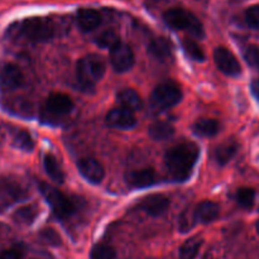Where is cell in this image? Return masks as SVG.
<instances>
[{
	"instance_id": "obj_4",
	"label": "cell",
	"mask_w": 259,
	"mask_h": 259,
	"mask_svg": "<svg viewBox=\"0 0 259 259\" xmlns=\"http://www.w3.org/2000/svg\"><path fill=\"white\" fill-rule=\"evenodd\" d=\"M163 20L172 29L187 30L197 38H202L205 35L201 22L191 12H187L182 8L167 10L163 14Z\"/></svg>"
},
{
	"instance_id": "obj_20",
	"label": "cell",
	"mask_w": 259,
	"mask_h": 259,
	"mask_svg": "<svg viewBox=\"0 0 259 259\" xmlns=\"http://www.w3.org/2000/svg\"><path fill=\"white\" fill-rule=\"evenodd\" d=\"M237 152L238 144L235 143V142H227V143L222 144V146H219L215 149V161H217L218 164H220V166H224L228 162L232 161V158L237 154Z\"/></svg>"
},
{
	"instance_id": "obj_5",
	"label": "cell",
	"mask_w": 259,
	"mask_h": 259,
	"mask_svg": "<svg viewBox=\"0 0 259 259\" xmlns=\"http://www.w3.org/2000/svg\"><path fill=\"white\" fill-rule=\"evenodd\" d=\"M39 191L47 200L48 205L53 210L56 217L61 218V219H67L75 214L76 207L73 202L66 195H63L60 190L51 186V185L45 184V182H40Z\"/></svg>"
},
{
	"instance_id": "obj_17",
	"label": "cell",
	"mask_w": 259,
	"mask_h": 259,
	"mask_svg": "<svg viewBox=\"0 0 259 259\" xmlns=\"http://www.w3.org/2000/svg\"><path fill=\"white\" fill-rule=\"evenodd\" d=\"M148 53L159 61H166L172 56V45L164 37L154 38L148 46Z\"/></svg>"
},
{
	"instance_id": "obj_36",
	"label": "cell",
	"mask_w": 259,
	"mask_h": 259,
	"mask_svg": "<svg viewBox=\"0 0 259 259\" xmlns=\"http://www.w3.org/2000/svg\"><path fill=\"white\" fill-rule=\"evenodd\" d=\"M166 2H169V0H146V3L148 5H158V4H162V3H166Z\"/></svg>"
},
{
	"instance_id": "obj_22",
	"label": "cell",
	"mask_w": 259,
	"mask_h": 259,
	"mask_svg": "<svg viewBox=\"0 0 259 259\" xmlns=\"http://www.w3.org/2000/svg\"><path fill=\"white\" fill-rule=\"evenodd\" d=\"M148 133L154 141H166L174 136L175 128L171 124L164 123V121H157L149 126Z\"/></svg>"
},
{
	"instance_id": "obj_7",
	"label": "cell",
	"mask_w": 259,
	"mask_h": 259,
	"mask_svg": "<svg viewBox=\"0 0 259 259\" xmlns=\"http://www.w3.org/2000/svg\"><path fill=\"white\" fill-rule=\"evenodd\" d=\"M73 110V101L66 94H51L43 105V115L46 118H63Z\"/></svg>"
},
{
	"instance_id": "obj_26",
	"label": "cell",
	"mask_w": 259,
	"mask_h": 259,
	"mask_svg": "<svg viewBox=\"0 0 259 259\" xmlns=\"http://www.w3.org/2000/svg\"><path fill=\"white\" fill-rule=\"evenodd\" d=\"M119 42H120V38H119L118 33L111 29L103 32L95 39V43L100 48H113Z\"/></svg>"
},
{
	"instance_id": "obj_25",
	"label": "cell",
	"mask_w": 259,
	"mask_h": 259,
	"mask_svg": "<svg viewBox=\"0 0 259 259\" xmlns=\"http://www.w3.org/2000/svg\"><path fill=\"white\" fill-rule=\"evenodd\" d=\"M13 143L19 149H23V151L27 152L33 151V148H34V142H33L30 134L28 132L23 131V129H19V131L15 132V134L13 136Z\"/></svg>"
},
{
	"instance_id": "obj_14",
	"label": "cell",
	"mask_w": 259,
	"mask_h": 259,
	"mask_svg": "<svg viewBox=\"0 0 259 259\" xmlns=\"http://www.w3.org/2000/svg\"><path fill=\"white\" fill-rule=\"evenodd\" d=\"M125 182L134 189L152 186L157 182V175L152 168L136 169L125 175Z\"/></svg>"
},
{
	"instance_id": "obj_34",
	"label": "cell",
	"mask_w": 259,
	"mask_h": 259,
	"mask_svg": "<svg viewBox=\"0 0 259 259\" xmlns=\"http://www.w3.org/2000/svg\"><path fill=\"white\" fill-rule=\"evenodd\" d=\"M0 259H22V254L18 250L9 249L0 254Z\"/></svg>"
},
{
	"instance_id": "obj_29",
	"label": "cell",
	"mask_w": 259,
	"mask_h": 259,
	"mask_svg": "<svg viewBox=\"0 0 259 259\" xmlns=\"http://www.w3.org/2000/svg\"><path fill=\"white\" fill-rule=\"evenodd\" d=\"M37 215V209L34 206H24L17 210L14 214L15 222L23 223V224H30Z\"/></svg>"
},
{
	"instance_id": "obj_23",
	"label": "cell",
	"mask_w": 259,
	"mask_h": 259,
	"mask_svg": "<svg viewBox=\"0 0 259 259\" xmlns=\"http://www.w3.org/2000/svg\"><path fill=\"white\" fill-rule=\"evenodd\" d=\"M201 245L202 239L200 237L190 238L180 248V259H195Z\"/></svg>"
},
{
	"instance_id": "obj_11",
	"label": "cell",
	"mask_w": 259,
	"mask_h": 259,
	"mask_svg": "<svg viewBox=\"0 0 259 259\" xmlns=\"http://www.w3.org/2000/svg\"><path fill=\"white\" fill-rule=\"evenodd\" d=\"M106 123L113 128L131 129L137 124V118L134 115V111L123 106H118L109 111L106 115Z\"/></svg>"
},
{
	"instance_id": "obj_16",
	"label": "cell",
	"mask_w": 259,
	"mask_h": 259,
	"mask_svg": "<svg viewBox=\"0 0 259 259\" xmlns=\"http://www.w3.org/2000/svg\"><path fill=\"white\" fill-rule=\"evenodd\" d=\"M220 212L219 205L215 204L212 201H202L196 206L194 211V217L196 222L204 223V224H209V223L214 222L218 219Z\"/></svg>"
},
{
	"instance_id": "obj_8",
	"label": "cell",
	"mask_w": 259,
	"mask_h": 259,
	"mask_svg": "<svg viewBox=\"0 0 259 259\" xmlns=\"http://www.w3.org/2000/svg\"><path fill=\"white\" fill-rule=\"evenodd\" d=\"M110 63L116 72H126L134 65L133 50L125 43H116L110 48Z\"/></svg>"
},
{
	"instance_id": "obj_27",
	"label": "cell",
	"mask_w": 259,
	"mask_h": 259,
	"mask_svg": "<svg viewBox=\"0 0 259 259\" xmlns=\"http://www.w3.org/2000/svg\"><path fill=\"white\" fill-rule=\"evenodd\" d=\"M235 199L240 206L244 207V209H250L254 205L255 191L249 187H243V189L238 190Z\"/></svg>"
},
{
	"instance_id": "obj_28",
	"label": "cell",
	"mask_w": 259,
	"mask_h": 259,
	"mask_svg": "<svg viewBox=\"0 0 259 259\" xmlns=\"http://www.w3.org/2000/svg\"><path fill=\"white\" fill-rule=\"evenodd\" d=\"M115 249L108 244L94 245L90 253V259H115Z\"/></svg>"
},
{
	"instance_id": "obj_35",
	"label": "cell",
	"mask_w": 259,
	"mask_h": 259,
	"mask_svg": "<svg viewBox=\"0 0 259 259\" xmlns=\"http://www.w3.org/2000/svg\"><path fill=\"white\" fill-rule=\"evenodd\" d=\"M252 93L259 100V80H254L252 82Z\"/></svg>"
},
{
	"instance_id": "obj_13",
	"label": "cell",
	"mask_w": 259,
	"mask_h": 259,
	"mask_svg": "<svg viewBox=\"0 0 259 259\" xmlns=\"http://www.w3.org/2000/svg\"><path fill=\"white\" fill-rule=\"evenodd\" d=\"M138 207L151 217H161L168 210L169 200L163 195H149L139 202Z\"/></svg>"
},
{
	"instance_id": "obj_15",
	"label": "cell",
	"mask_w": 259,
	"mask_h": 259,
	"mask_svg": "<svg viewBox=\"0 0 259 259\" xmlns=\"http://www.w3.org/2000/svg\"><path fill=\"white\" fill-rule=\"evenodd\" d=\"M77 24L83 32H91L101 24V15L98 10L82 8L77 12Z\"/></svg>"
},
{
	"instance_id": "obj_18",
	"label": "cell",
	"mask_w": 259,
	"mask_h": 259,
	"mask_svg": "<svg viewBox=\"0 0 259 259\" xmlns=\"http://www.w3.org/2000/svg\"><path fill=\"white\" fill-rule=\"evenodd\" d=\"M116 101L120 104V106L132 111L141 110L142 106H143L141 96L133 89H123V90L119 91L118 95H116Z\"/></svg>"
},
{
	"instance_id": "obj_9",
	"label": "cell",
	"mask_w": 259,
	"mask_h": 259,
	"mask_svg": "<svg viewBox=\"0 0 259 259\" xmlns=\"http://www.w3.org/2000/svg\"><path fill=\"white\" fill-rule=\"evenodd\" d=\"M214 61L218 68L225 75L237 77L242 73V66L239 61L228 48L218 47L214 52Z\"/></svg>"
},
{
	"instance_id": "obj_10",
	"label": "cell",
	"mask_w": 259,
	"mask_h": 259,
	"mask_svg": "<svg viewBox=\"0 0 259 259\" xmlns=\"http://www.w3.org/2000/svg\"><path fill=\"white\" fill-rule=\"evenodd\" d=\"M24 81L22 71L13 63L0 65V88L5 91H13L20 88Z\"/></svg>"
},
{
	"instance_id": "obj_37",
	"label": "cell",
	"mask_w": 259,
	"mask_h": 259,
	"mask_svg": "<svg viewBox=\"0 0 259 259\" xmlns=\"http://www.w3.org/2000/svg\"><path fill=\"white\" fill-rule=\"evenodd\" d=\"M257 232H258V234H259V220H258V223H257Z\"/></svg>"
},
{
	"instance_id": "obj_33",
	"label": "cell",
	"mask_w": 259,
	"mask_h": 259,
	"mask_svg": "<svg viewBox=\"0 0 259 259\" xmlns=\"http://www.w3.org/2000/svg\"><path fill=\"white\" fill-rule=\"evenodd\" d=\"M195 223H196V219H195L194 214L190 217V214L185 212V214H182L181 218H180V229H181V232L186 233L187 230H190L194 227Z\"/></svg>"
},
{
	"instance_id": "obj_6",
	"label": "cell",
	"mask_w": 259,
	"mask_h": 259,
	"mask_svg": "<svg viewBox=\"0 0 259 259\" xmlns=\"http://www.w3.org/2000/svg\"><path fill=\"white\" fill-rule=\"evenodd\" d=\"M182 100V90L177 83L163 82L157 86L151 95V105L154 109L163 110L177 105Z\"/></svg>"
},
{
	"instance_id": "obj_21",
	"label": "cell",
	"mask_w": 259,
	"mask_h": 259,
	"mask_svg": "<svg viewBox=\"0 0 259 259\" xmlns=\"http://www.w3.org/2000/svg\"><path fill=\"white\" fill-rule=\"evenodd\" d=\"M43 164H45V169L48 176L51 177V180H53L57 184H62L63 180H65V175H63L56 157L50 153L46 154L45 158H43Z\"/></svg>"
},
{
	"instance_id": "obj_12",
	"label": "cell",
	"mask_w": 259,
	"mask_h": 259,
	"mask_svg": "<svg viewBox=\"0 0 259 259\" xmlns=\"http://www.w3.org/2000/svg\"><path fill=\"white\" fill-rule=\"evenodd\" d=\"M78 172L81 176L89 181L90 184H100L105 176V171H104L103 164L99 161L94 158H82L78 161L77 163Z\"/></svg>"
},
{
	"instance_id": "obj_24",
	"label": "cell",
	"mask_w": 259,
	"mask_h": 259,
	"mask_svg": "<svg viewBox=\"0 0 259 259\" xmlns=\"http://www.w3.org/2000/svg\"><path fill=\"white\" fill-rule=\"evenodd\" d=\"M182 48H184L185 53H186L191 60L199 61V62L205 61L204 50H202L201 46H200L197 42H195L194 39L186 38V39L182 40Z\"/></svg>"
},
{
	"instance_id": "obj_31",
	"label": "cell",
	"mask_w": 259,
	"mask_h": 259,
	"mask_svg": "<svg viewBox=\"0 0 259 259\" xmlns=\"http://www.w3.org/2000/svg\"><path fill=\"white\" fill-rule=\"evenodd\" d=\"M245 22L253 29L259 30V7H250L249 9L245 12Z\"/></svg>"
},
{
	"instance_id": "obj_30",
	"label": "cell",
	"mask_w": 259,
	"mask_h": 259,
	"mask_svg": "<svg viewBox=\"0 0 259 259\" xmlns=\"http://www.w3.org/2000/svg\"><path fill=\"white\" fill-rule=\"evenodd\" d=\"M245 61L252 67H259V48L255 46H248L243 52Z\"/></svg>"
},
{
	"instance_id": "obj_2",
	"label": "cell",
	"mask_w": 259,
	"mask_h": 259,
	"mask_svg": "<svg viewBox=\"0 0 259 259\" xmlns=\"http://www.w3.org/2000/svg\"><path fill=\"white\" fill-rule=\"evenodd\" d=\"M17 37L24 38L32 43L48 42L53 38L56 33V27L53 22L48 18H28L18 24L15 28Z\"/></svg>"
},
{
	"instance_id": "obj_19",
	"label": "cell",
	"mask_w": 259,
	"mask_h": 259,
	"mask_svg": "<svg viewBox=\"0 0 259 259\" xmlns=\"http://www.w3.org/2000/svg\"><path fill=\"white\" fill-rule=\"evenodd\" d=\"M194 129V133L199 137H204V138H210V137H214L219 133L220 125L219 121L215 120V119H199L196 123L192 126Z\"/></svg>"
},
{
	"instance_id": "obj_1",
	"label": "cell",
	"mask_w": 259,
	"mask_h": 259,
	"mask_svg": "<svg viewBox=\"0 0 259 259\" xmlns=\"http://www.w3.org/2000/svg\"><path fill=\"white\" fill-rule=\"evenodd\" d=\"M199 154V147L191 142L180 143L168 149L164 157V164L169 176L176 181H186L191 176Z\"/></svg>"
},
{
	"instance_id": "obj_32",
	"label": "cell",
	"mask_w": 259,
	"mask_h": 259,
	"mask_svg": "<svg viewBox=\"0 0 259 259\" xmlns=\"http://www.w3.org/2000/svg\"><path fill=\"white\" fill-rule=\"evenodd\" d=\"M40 238H42V239L50 245H55V247H57V245L61 244L60 235H58L53 229L43 230V232L40 233Z\"/></svg>"
},
{
	"instance_id": "obj_3",
	"label": "cell",
	"mask_w": 259,
	"mask_h": 259,
	"mask_svg": "<svg viewBox=\"0 0 259 259\" xmlns=\"http://www.w3.org/2000/svg\"><path fill=\"white\" fill-rule=\"evenodd\" d=\"M105 71L106 65L103 57L99 55L85 56L78 61L77 67H76L78 85L83 90H91L96 85V82L103 78Z\"/></svg>"
},
{
	"instance_id": "obj_38",
	"label": "cell",
	"mask_w": 259,
	"mask_h": 259,
	"mask_svg": "<svg viewBox=\"0 0 259 259\" xmlns=\"http://www.w3.org/2000/svg\"><path fill=\"white\" fill-rule=\"evenodd\" d=\"M197 2H206V0H197Z\"/></svg>"
}]
</instances>
